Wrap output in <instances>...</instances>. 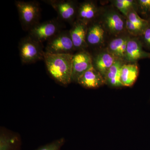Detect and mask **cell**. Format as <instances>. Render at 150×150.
Masks as SVG:
<instances>
[{
	"label": "cell",
	"mask_w": 150,
	"mask_h": 150,
	"mask_svg": "<svg viewBox=\"0 0 150 150\" xmlns=\"http://www.w3.org/2000/svg\"><path fill=\"white\" fill-rule=\"evenodd\" d=\"M15 4L18 11L22 27L25 30L29 31L30 28L39 23L40 13L39 3L36 1H16Z\"/></svg>",
	"instance_id": "cell-2"
},
{
	"label": "cell",
	"mask_w": 150,
	"mask_h": 150,
	"mask_svg": "<svg viewBox=\"0 0 150 150\" xmlns=\"http://www.w3.org/2000/svg\"><path fill=\"white\" fill-rule=\"evenodd\" d=\"M22 63L30 64L44 60L46 52L43 44L33 40L28 35L22 38L18 45Z\"/></svg>",
	"instance_id": "cell-3"
},
{
	"label": "cell",
	"mask_w": 150,
	"mask_h": 150,
	"mask_svg": "<svg viewBox=\"0 0 150 150\" xmlns=\"http://www.w3.org/2000/svg\"><path fill=\"white\" fill-rule=\"evenodd\" d=\"M88 24L76 20L69 30L70 35L75 50H84L88 46L86 35Z\"/></svg>",
	"instance_id": "cell-8"
},
{
	"label": "cell",
	"mask_w": 150,
	"mask_h": 150,
	"mask_svg": "<svg viewBox=\"0 0 150 150\" xmlns=\"http://www.w3.org/2000/svg\"><path fill=\"white\" fill-rule=\"evenodd\" d=\"M126 28L130 34L133 35L140 36L143 33L142 30L129 21L128 19L126 21Z\"/></svg>",
	"instance_id": "cell-24"
},
{
	"label": "cell",
	"mask_w": 150,
	"mask_h": 150,
	"mask_svg": "<svg viewBox=\"0 0 150 150\" xmlns=\"http://www.w3.org/2000/svg\"></svg>",
	"instance_id": "cell-26"
},
{
	"label": "cell",
	"mask_w": 150,
	"mask_h": 150,
	"mask_svg": "<svg viewBox=\"0 0 150 150\" xmlns=\"http://www.w3.org/2000/svg\"><path fill=\"white\" fill-rule=\"evenodd\" d=\"M117 59L108 51L103 52L93 59V66L103 77Z\"/></svg>",
	"instance_id": "cell-15"
},
{
	"label": "cell",
	"mask_w": 150,
	"mask_h": 150,
	"mask_svg": "<svg viewBox=\"0 0 150 150\" xmlns=\"http://www.w3.org/2000/svg\"><path fill=\"white\" fill-rule=\"evenodd\" d=\"M113 3L118 10L126 17L130 10L134 8L135 2L132 0H116Z\"/></svg>",
	"instance_id": "cell-20"
},
{
	"label": "cell",
	"mask_w": 150,
	"mask_h": 150,
	"mask_svg": "<svg viewBox=\"0 0 150 150\" xmlns=\"http://www.w3.org/2000/svg\"><path fill=\"white\" fill-rule=\"evenodd\" d=\"M73 56L71 54H45L44 60L48 75L62 86H66L72 82Z\"/></svg>",
	"instance_id": "cell-1"
},
{
	"label": "cell",
	"mask_w": 150,
	"mask_h": 150,
	"mask_svg": "<svg viewBox=\"0 0 150 150\" xmlns=\"http://www.w3.org/2000/svg\"><path fill=\"white\" fill-rule=\"evenodd\" d=\"M63 26L62 21L58 18L39 22L30 28L28 35L42 44L63 30Z\"/></svg>",
	"instance_id": "cell-4"
},
{
	"label": "cell",
	"mask_w": 150,
	"mask_h": 150,
	"mask_svg": "<svg viewBox=\"0 0 150 150\" xmlns=\"http://www.w3.org/2000/svg\"><path fill=\"white\" fill-rule=\"evenodd\" d=\"M75 50L69 30H62L47 41L45 51L50 54H73Z\"/></svg>",
	"instance_id": "cell-5"
},
{
	"label": "cell",
	"mask_w": 150,
	"mask_h": 150,
	"mask_svg": "<svg viewBox=\"0 0 150 150\" xmlns=\"http://www.w3.org/2000/svg\"><path fill=\"white\" fill-rule=\"evenodd\" d=\"M123 64L121 59L116 60L103 76L105 83L112 87H123L121 81V75Z\"/></svg>",
	"instance_id": "cell-13"
},
{
	"label": "cell",
	"mask_w": 150,
	"mask_h": 150,
	"mask_svg": "<svg viewBox=\"0 0 150 150\" xmlns=\"http://www.w3.org/2000/svg\"><path fill=\"white\" fill-rule=\"evenodd\" d=\"M93 66L92 57L85 50L79 51L73 56L72 82L77 83L84 73Z\"/></svg>",
	"instance_id": "cell-7"
},
{
	"label": "cell",
	"mask_w": 150,
	"mask_h": 150,
	"mask_svg": "<svg viewBox=\"0 0 150 150\" xmlns=\"http://www.w3.org/2000/svg\"><path fill=\"white\" fill-rule=\"evenodd\" d=\"M97 8L92 1H86L78 7L76 20H79L89 24L96 16Z\"/></svg>",
	"instance_id": "cell-16"
},
{
	"label": "cell",
	"mask_w": 150,
	"mask_h": 150,
	"mask_svg": "<svg viewBox=\"0 0 150 150\" xmlns=\"http://www.w3.org/2000/svg\"><path fill=\"white\" fill-rule=\"evenodd\" d=\"M142 46L150 50V24L140 35Z\"/></svg>",
	"instance_id": "cell-23"
},
{
	"label": "cell",
	"mask_w": 150,
	"mask_h": 150,
	"mask_svg": "<svg viewBox=\"0 0 150 150\" xmlns=\"http://www.w3.org/2000/svg\"><path fill=\"white\" fill-rule=\"evenodd\" d=\"M104 21L106 28L112 34H119L126 28V22L121 15L115 11L108 13L105 16Z\"/></svg>",
	"instance_id": "cell-12"
},
{
	"label": "cell",
	"mask_w": 150,
	"mask_h": 150,
	"mask_svg": "<svg viewBox=\"0 0 150 150\" xmlns=\"http://www.w3.org/2000/svg\"><path fill=\"white\" fill-rule=\"evenodd\" d=\"M139 74V67L136 63L124 64L121 75V81L123 86H132L137 81Z\"/></svg>",
	"instance_id": "cell-14"
},
{
	"label": "cell",
	"mask_w": 150,
	"mask_h": 150,
	"mask_svg": "<svg viewBox=\"0 0 150 150\" xmlns=\"http://www.w3.org/2000/svg\"><path fill=\"white\" fill-rule=\"evenodd\" d=\"M105 31L99 23H93L88 25L86 35L88 46H96L100 45L103 42Z\"/></svg>",
	"instance_id": "cell-17"
},
{
	"label": "cell",
	"mask_w": 150,
	"mask_h": 150,
	"mask_svg": "<svg viewBox=\"0 0 150 150\" xmlns=\"http://www.w3.org/2000/svg\"><path fill=\"white\" fill-rule=\"evenodd\" d=\"M150 59V52L143 49L141 41L137 38H131L127 43L124 60L127 62L135 63L140 59Z\"/></svg>",
	"instance_id": "cell-9"
},
{
	"label": "cell",
	"mask_w": 150,
	"mask_h": 150,
	"mask_svg": "<svg viewBox=\"0 0 150 150\" xmlns=\"http://www.w3.org/2000/svg\"><path fill=\"white\" fill-rule=\"evenodd\" d=\"M77 83L85 88L96 89L103 85L105 82L101 74L92 66L81 76Z\"/></svg>",
	"instance_id": "cell-11"
},
{
	"label": "cell",
	"mask_w": 150,
	"mask_h": 150,
	"mask_svg": "<svg viewBox=\"0 0 150 150\" xmlns=\"http://www.w3.org/2000/svg\"><path fill=\"white\" fill-rule=\"evenodd\" d=\"M126 18L129 21L139 28L143 32L149 25V23L147 19L142 18L134 8L130 10Z\"/></svg>",
	"instance_id": "cell-18"
},
{
	"label": "cell",
	"mask_w": 150,
	"mask_h": 150,
	"mask_svg": "<svg viewBox=\"0 0 150 150\" xmlns=\"http://www.w3.org/2000/svg\"><path fill=\"white\" fill-rule=\"evenodd\" d=\"M137 3L141 13L150 17V0H139Z\"/></svg>",
	"instance_id": "cell-22"
},
{
	"label": "cell",
	"mask_w": 150,
	"mask_h": 150,
	"mask_svg": "<svg viewBox=\"0 0 150 150\" xmlns=\"http://www.w3.org/2000/svg\"><path fill=\"white\" fill-rule=\"evenodd\" d=\"M130 38L129 36H123L113 39L108 44L107 51L116 58V55L121 46L125 42L129 40Z\"/></svg>",
	"instance_id": "cell-19"
},
{
	"label": "cell",
	"mask_w": 150,
	"mask_h": 150,
	"mask_svg": "<svg viewBox=\"0 0 150 150\" xmlns=\"http://www.w3.org/2000/svg\"><path fill=\"white\" fill-rule=\"evenodd\" d=\"M65 143V139L62 138L44 146H41L35 150H60Z\"/></svg>",
	"instance_id": "cell-21"
},
{
	"label": "cell",
	"mask_w": 150,
	"mask_h": 150,
	"mask_svg": "<svg viewBox=\"0 0 150 150\" xmlns=\"http://www.w3.org/2000/svg\"><path fill=\"white\" fill-rule=\"evenodd\" d=\"M21 137L18 133L5 127L0 129V150H21Z\"/></svg>",
	"instance_id": "cell-10"
},
{
	"label": "cell",
	"mask_w": 150,
	"mask_h": 150,
	"mask_svg": "<svg viewBox=\"0 0 150 150\" xmlns=\"http://www.w3.org/2000/svg\"><path fill=\"white\" fill-rule=\"evenodd\" d=\"M147 20H148V21H149V23L150 24V17Z\"/></svg>",
	"instance_id": "cell-25"
},
{
	"label": "cell",
	"mask_w": 150,
	"mask_h": 150,
	"mask_svg": "<svg viewBox=\"0 0 150 150\" xmlns=\"http://www.w3.org/2000/svg\"><path fill=\"white\" fill-rule=\"evenodd\" d=\"M44 2L51 5L58 13V19L73 24L77 18L78 7L76 2L71 0H46Z\"/></svg>",
	"instance_id": "cell-6"
}]
</instances>
